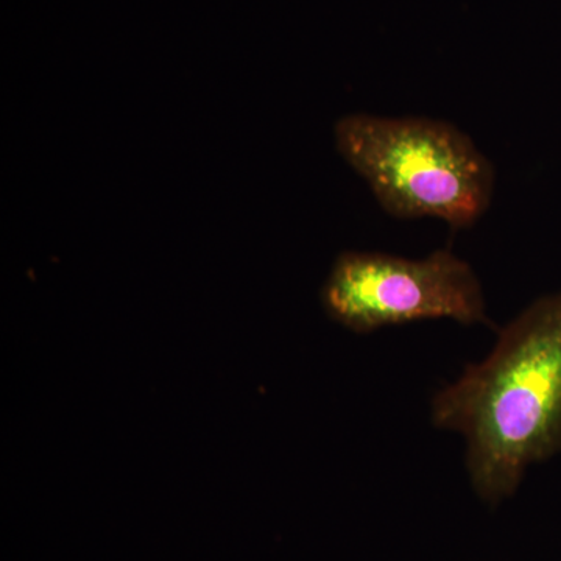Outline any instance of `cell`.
<instances>
[{"instance_id": "1", "label": "cell", "mask_w": 561, "mask_h": 561, "mask_svg": "<svg viewBox=\"0 0 561 561\" xmlns=\"http://www.w3.org/2000/svg\"><path fill=\"white\" fill-rule=\"evenodd\" d=\"M431 420L467 442L476 494L490 505L508 500L527 467L561 445V294L534 302L485 359L437 391Z\"/></svg>"}, {"instance_id": "2", "label": "cell", "mask_w": 561, "mask_h": 561, "mask_svg": "<svg viewBox=\"0 0 561 561\" xmlns=\"http://www.w3.org/2000/svg\"><path fill=\"white\" fill-rule=\"evenodd\" d=\"M334 140L390 216L470 228L490 208L493 165L448 122L348 114L335 124Z\"/></svg>"}, {"instance_id": "3", "label": "cell", "mask_w": 561, "mask_h": 561, "mask_svg": "<svg viewBox=\"0 0 561 561\" xmlns=\"http://www.w3.org/2000/svg\"><path fill=\"white\" fill-rule=\"evenodd\" d=\"M321 306L335 323L370 334L412 321L486 323L481 280L449 250L424 260L373 251H343L321 287Z\"/></svg>"}]
</instances>
